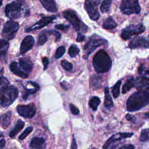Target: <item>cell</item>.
Returning <instances> with one entry per match:
<instances>
[{
    "instance_id": "obj_35",
    "label": "cell",
    "mask_w": 149,
    "mask_h": 149,
    "mask_svg": "<svg viewBox=\"0 0 149 149\" xmlns=\"http://www.w3.org/2000/svg\"><path fill=\"white\" fill-rule=\"evenodd\" d=\"M33 127H31V126H29V127H27L20 134V136H19V140H23V139H24L31 132H32V130H33Z\"/></svg>"
},
{
    "instance_id": "obj_11",
    "label": "cell",
    "mask_w": 149,
    "mask_h": 149,
    "mask_svg": "<svg viewBox=\"0 0 149 149\" xmlns=\"http://www.w3.org/2000/svg\"><path fill=\"white\" fill-rule=\"evenodd\" d=\"M17 111L19 115L25 118H33L36 112V107L33 103L28 105H19L17 107Z\"/></svg>"
},
{
    "instance_id": "obj_12",
    "label": "cell",
    "mask_w": 149,
    "mask_h": 149,
    "mask_svg": "<svg viewBox=\"0 0 149 149\" xmlns=\"http://www.w3.org/2000/svg\"><path fill=\"white\" fill-rule=\"evenodd\" d=\"M133 135V133H118L110 137L102 147V149H110L115 143L126 138L131 137Z\"/></svg>"
},
{
    "instance_id": "obj_24",
    "label": "cell",
    "mask_w": 149,
    "mask_h": 149,
    "mask_svg": "<svg viewBox=\"0 0 149 149\" xmlns=\"http://www.w3.org/2000/svg\"><path fill=\"white\" fill-rule=\"evenodd\" d=\"M105 93V99H104V105L107 108H110L112 107H113V101L112 99V97L110 95L108 87H105L104 90Z\"/></svg>"
},
{
    "instance_id": "obj_38",
    "label": "cell",
    "mask_w": 149,
    "mask_h": 149,
    "mask_svg": "<svg viewBox=\"0 0 149 149\" xmlns=\"http://www.w3.org/2000/svg\"><path fill=\"white\" fill-rule=\"evenodd\" d=\"M55 27L57 29L61 30L64 32H66L68 29H69V26L67 25H65L63 24H56L55 26Z\"/></svg>"
},
{
    "instance_id": "obj_13",
    "label": "cell",
    "mask_w": 149,
    "mask_h": 149,
    "mask_svg": "<svg viewBox=\"0 0 149 149\" xmlns=\"http://www.w3.org/2000/svg\"><path fill=\"white\" fill-rule=\"evenodd\" d=\"M49 35H54L55 37V41H58L61 38V34L55 30H44L42 31L39 36L37 41V45H44L47 41L48 40V36Z\"/></svg>"
},
{
    "instance_id": "obj_6",
    "label": "cell",
    "mask_w": 149,
    "mask_h": 149,
    "mask_svg": "<svg viewBox=\"0 0 149 149\" xmlns=\"http://www.w3.org/2000/svg\"><path fill=\"white\" fill-rule=\"evenodd\" d=\"M22 3V1H16L6 4L5 8L6 16L11 19L20 17L23 11Z\"/></svg>"
},
{
    "instance_id": "obj_49",
    "label": "cell",
    "mask_w": 149,
    "mask_h": 149,
    "mask_svg": "<svg viewBox=\"0 0 149 149\" xmlns=\"http://www.w3.org/2000/svg\"><path fill=\"white\" fill-rule=\"evenodd\" d=\"M92 149H96V148H92Z\"/></svg>"
},
{
    "instance_id": "obj_29",
    "label": "cell",
    "mask_w": 149,
    "mask_h": 149,
    "mask_svg": "<svg viewBox=\"0 0 149 149\" xmlns=\"http://www.w3.org/2000/svg\"><path fill=\"white\" fill-rule=\"evenodd\" d=\"M9 47V42L5 40H1V58H5L6 56V53Z\"/></svg>"
},
{
    "instance_id": "obj_27",
    "label": "cell",
    "mask_w": 149,
    "mask_h": 149,
    "mask_svg": "<svg viewBox=\"0 0 149 149\" xmlns=\"http://www.w3.org/2000/svg\"><path fill=\"white\" fill-rule=\"evenodd\" d=\"M100 103L101 100L99 97H93L89 100L88 105L93 111H96L98 108V107L100 105Z\"/></svg>"
},
{
    "instance_id": "obj_42",
    "label": "cell",
    "mask_w": 149,
    "mask_h": 149,
    "mask_svg": "<svg viewBox=\"0 0 149 149\" xmlns=\"http://www.w3.org/2000/svg\"><path fill=\"white\" fill-rule=\"evenodd\" d=\"M117 149H134V147L132 144H125V145L119 147Z\"/></svg>"
},
{
    "instance_id": "obj_15",
    "label": "cell",
    "mask_w": 149,
    "mask_h": 149,
    "mask_svg": "<svg viewBox=\"0 0 149 149\" xmlns=\"http://www.w3.org/2000/svg\"><path fill=\"white\" fill-rule=\"evenodd\" d=\"M134 87L139 91H144L149 93V77L140 76L134 79Z\"/></svg>"
},
{
    "instance_id": "obj_31",
    "label": "cell",
    "mask_w": 149,
    "mask_h": 149,
    "mask_svg": "<svg viewBox=\"0 0 149 149\" xmlns=\"http://www.w3.org/2000/svg\"><path fill=\"white\" fill-rule=\"evenodd\" d=\"M80 52L79 48L75 45H72L69 49V54L70 57H76Z\"/></svg>"
},
{
    "instance_id": "obj_1",
    "label": "cell",
    "mask_w": 149,
    "mask_h": 149,
    "mask_svg": "<svg viewBox=\"0 0 149 149\" xmlns=\"http://www.w3.org/2000/svg\"><path fill=\"white\" fill-rule=\"evenodd\" d=\"M0 84L1 105L2 107H6L12 104L16 99L19 91L15 86L9 85L8 80L2 76L1 77Z\"/></svg>"
},
{
    "instance_id": "obj_26",
    "label": "cell",
    "mask_w": 149,
    "mask_h": 149,
    "mask_svg": "<svg viewBox=\"0 0 149 149\" xmlns=\"http://www.w3.org/2000/svg\"><path fill=\"white\" fill-rule=\"evenodd\" d=\"M134 86V79L133 77H130L125 81V84L122 87V92L123 94L126 93Z\"/></svg>"
},
{
    "instance_id": "obj_25",
    "label": "cell",
    "mask_w": 149,
    "mask_h": 149,
    "mask_svg": "<svg viewBox=\"0 0 149 149\" xmlns=\"http://www.w3.org/2000/svg\"><path fill=\"white\" fill-rule=\"evenodd\" d=\"M117 26V24L111 17H108L105 19L102 23V27L105 29L112 30Z\"/></svg>"
},
{
    "instance_id": "obj_5",
    "label": "cell",
    "mask_w": 149,
    "mask_h": 149,
    "mask_svg": "<svg viewBox=\"0 0 149 149\" xmlns=\"http://www.w3.org/2000/svg\"><path fill=\"white\" fill-rule=\"evenodd\" d=\"M63 16L70 22L77 31L86 32L87 31V26L80 20L74 10L72 9L66 10L63 11Z\"/></svg>"
},
{
    "instance_id": "obj_48",
    "label": "cell",
    "mask_w": 149,
    "mask_h": 149,
    "mask_svg": "<svg viewBox=\"0 0 149 149\" xmlns=\"http://www.w3.org/2000/svg\"><path fill=\"white\" fill-rule=\"evenodd\" d=\"M146 74H149V68H148V69H147V70H146Z\"/></svg>"
},
{
    "instance_id": "obj_18",
    "label": "cell",
    "mask_w": 149,
    "mask_h": 149,
    "mask_svg": "<svg viewBox=\"0 0 149 149\" xmlns=\"http://www.w3.org/2000/svg\"><path fill=\"white\" fill-rule=\"evenodd\" d=\"M45 140L42 137H35L30 141L29 147L31 149H43Z\"/></svg>"
},
{
    "instance_id": "obj_3",
    "label": "cell",
    "mask_w": 149,
    "mask_h": 149,
    "mask_svg": "<svg viewBox=\"0 0 149 149\" xmlns=\"http://www.w3.org/2000/svg\"><path fill=\"white\" fill-rule=\"evenodd\" d=\"M93 65L98 73L109 71L112 65V61L108 53L104 49L98 51L93 58Z\"/></svg>"
},
{
    "instance_id": "obj_32",
    "label": "cell",
    "mask_w": 149,
    "mask_h": 149,
    "mask_svg": "<svg viewBox=\"0 0 149 149\" xmlns=\"http://www.w3.org/2000/svg\"><path fill=\"white\" fill-rule=\"evenodd\" d=\"M149 140V128L143 129L140 136V140L142 142L147 141Z\"/></svg>"
},
{
    "instance_id": "obj_14",
    "label": "cell",
    "mask_w": 149,
    "mask_h": 149,
    "mask_svg": "<svg viewBox=\"0 0 149 149\" xmlns=\"http://www.w3.org/2000/svg\"><path fill=\"white\" fill-rule=\"evenodd\" d=\"M56 18V16H45L42 17L37 22L34 24L33 26L29 27L25 29L26 32H30L33 30H36L37 29H40L42 27H44L50 23H51Z\"/></svg>"
},
{
    "instance_id": "obj_33",
    "label": "cell",
    "mask_w": 149,
    "mask_h": 149,
    "mask_svg": "<svg viewBox=\"0 0 149 149\" xmlns=\"http://www.w3.org/2000/svg\"><path fill=\"white\" fill-rule=\"evenodd\" d=\"M38 88L37 87H34L33 88H24V93L23 94V99L24 100H26L28 96H29L31 94H34L37 90H38Z\"/></svg>"
},
{
    "instance_id": "obj_28",
    "label": "cell",
    "mask_w": 149,
    "mask_h": 149,
    "mask_svg": "<svg viewBox=\"0 0 149 149\" xmlns=\"http://www.w3.org/2000/svg\"><path fill=\"white\" fill-rule=\"evenodd\" d=\"M122 83V81L118 80L115 84V85L112 87L111 88V91L113 95V98H116L118 97V96L120 94V87Z\"/></svg>"
},
{
    "instance_id": "obj_30",
    "label": "cell",
    "mask_w": 149,
    "mask_h": 149,
    "mask_svg": "<svg viewBox=\"0 0 149 149\" xmlns=\"http://www.w3.org/2000/svg\"><path fill=\"white\" fill-rule=\"evenodd\" d=\"M112 1L110 0H104L100 6V10L102 12L105 13L109 11Z\"/></svg>"
},
{
    "instance_id": "obj_45",
    "label": "cell",
    "mask_w": 149,
    "mask_h": 149,
    "mask_svg": "<svg viewBox=\"0 0 149 149\" xmlns=\"http://www.w3.org/2000/svg\"><path fill=\"white\" fill-rule=\"evenodd\" d=\"M60 84L61 86V87L64 89V90H68L69 87V83H67L66 81H61L60 83Z\"/></svg>"
},
{
    "instance_id": "obj_19",
    "label": "cell",
    "mask_w": 149,
    "mask_h": 149,
    "mask_svg": "<svg viewBox=\"0 0 149 149\" xmlns=\"http://www.w3.org/2000/svg\"><path fill=\"white\" fill-rule=\"evenodd\" d=\"M19 64L20 67L23 70V71L29 74V72H31L33 68V63L30 60L26 58H20L19 60Z\"/></svg>"
},
{
    "instance_id": "obj_47",
    "label": "cell",
    "mask_w": 149,
    "mask_h": 149,
    "mask_svg": "<svg viewBox=\"0 0 149 149\" xmlns=\"http://www.w3.org/2000/svg\"><path fill=\"white\" fill-rule=\"evenodd\" d=\"M144 115H145V116H146L147 118L149 119V112H148V113H146L144 114Z\"/></svg>"
},
{
    "instance_id": "obj_10",
    "label": "cell",
    "mask_w": 149,
    "mask_h": 149,
    "mask_svg": "<svg viewBox=\"0 0 149 149\" xmlns=\"http://www.w3.org/2000/svg\"><path fill=\"white\" fill-rule=\"evenodd\" d=\"M100 1L88 0L84 2V9L87 12L90 18L93 20H97L100 17V13L98 10V6Z\"/></svg>"
},
{
    "instance_id": "obj_22",
    "label": "cell",
    "mask_w": 149,
    "mask_h": 149,
    "mask_svg": "<svg viewBox=\"0 0 149 149\" xmlns=\"http://www.w3.org/2000/svg\"><path fill=\"white\" fill-rule=\"evenodd\" d=\"M102 81V78L98 75L93 76L90 81V87L93 89L99 88L101 86V83Z\"/></svg>"
},
{
    "instance_id": "obj_37",
    "label": "cell",
    "mask_w": 149,
    "mask_h": 149,
    "mask_svg": "<svg viewBox=\"0 0 149 149\" xmlns=\"http://www.w3.org/2000/svg\"><path fill=\"white\" fill-rule=\"evenodd\" d=\"M61 65L63 68L66 71H71L73 69L72 64L66 60H63L61 61Z\"/></svg>"
},
{
    "instance_id": "obj_50",
    "label": "cell",
    "mask_w": 149,
    "mask_h": 149,
    "mask_svg": "<svg viewBox=\"0 0 149 149\" xmlns=\"http://www.w3.org/2000/svg\"><path fill=\"white\" fill-rule=\"evenodd\" d=\"M148 37H149V34H148Z\"/></svg>"
},
{
    "instance_id": "obj_2",
    "label": "cell",
    "mask_w": 149,
    "mask_h": 149,
    "mask_svg": "<svg viewBox=\"0 0 149 149\" xmlns=\"http://www.w3.org/2000/svg\"><path fill=\"white\" fill-rule=\"evenodd\" d=\"M149 104V93L138 91L132 94L126 102L127 110L129 112L139 111Z\"/></svg>"
},
{
    "instance_id": "obj_43",
    "label": "cell",
    "mask_w": 149,
    "mask_h": 149,
    "mask_svg": "<svg viewBox=\"0 0 149 149\" xmlns=\"http://www.w3.org/2000/svg\"><path fill=\"white\" fill-rule=\"evenodd\" d=\"M42 63L44 65V70H46L49 64V61L47 57H44L42 58Z\"/></svg>"
},
{
    "instance_id": "obj_16",
    "label": "cell",
    "mask_w": 149,
    "mask_h": 149,
    "mask_svg": "<svg viewBox=\"0 0 149 149\" xmlns=\"http://www.w3.org/2000/svg\"><path fill=\"white\" fill-rule=\"evenodd\" d=\"M129 48L131 49L139 48H149V41L144 37H136L130 42Z\"/></svg>"
},
{
    "instance_id": "obj_41",
    "label": "cell",
    "mask_w": 149,
    "mask_h": 149,
    "mask_svg": "<svg viewBox=\"0 0 149 149\" xmlns=\"http://www.w3.org/2000/svg\"><path fill=\"white\" fill-rule=\"evenodd\" d=\"M70 149H77V145L76 141V139H75L74 136H73L72 141L71 145H70Z\"/></svg>"
},
{
    "instance_id": "obj_46",
    "label": "cell",
    "mask_w": 149,
    "mask_h": 149,
    "mask_svg": "<svg viewBox=\"0 0 149 149\" xmlns=\"http://www.w3.org/2000/svg\"><path fill=\"white\" fill-rule=\"evenodd\" d=\"M5 145V140L4 139L2 138L1 139V141H0V147H1V149H2L4 146Z\"/></svg>"
},
{
    "instance_id": "obj_39",
    "label": "cell",
    "mask_w": 149,
    "mask_h": 149,
    "mask_svg": "<svg viewBox=\"0 0 149 149\" xmlns=\"http://www.w3.org/2000/svg\"><path fill=\"white\" fill-rule=\"evenodd\" d=\"M69 108H70V111H71V112H72V113L73 115H76L79 114V113H80L79 109L76 106H74V105L70 104L69 105Z\"/></svg>"
},
{
    "instance_id": "obj_9",
    "label": "cell",
    "mask_w": 149,
    "mask_h": 149,
    "mask_svg": "<svg viewBox=\"0 0 149 149\" xmlns=\"http://www.w3.org/2000/svg\"><path fill=\"white\" fill-rule=\"evenodd\" d=\"M19 27V23L16 22L13 20L6 22L3 26L2 30V37L7 40L12 39L15 36Z\"/></svg>"
},
{
    "instance_id": "obj_36",
    "label": "cell",
    "mask_w": 149,
    "mask_h": 149,
    "mask_svg": "<svg viewBox=\"0 0 149 149\" xmlns=\"http://www.w3.org/2000/svg\"><path fill=\"white\" fill-rule=\"evenodd\" d=\"M13 73L14 74H15L16 76L20 77H22V78H27L29 76V74L24 72V71L20 70V69L18 68V67L13 72Z\"/></svg>"
},
{
    "instance_id": "obj_4",
    "label": "cell",
    "mask_w": 149,
    "mask_h": 149,
    "mask_svg": "<svg viewBox=\"0 0 149 149\" xmlns=\"http://www.w3.org/2000/svg\"><path fill=\"white\" fill-rule=\"evenodd\" d=\"M107 44L108 41L105 39L96 34L93 35L83 47L85 54L83 55V58L87 59L96 48L101 45H107Z\"/></svg>"
},
{
    "instance_id": "obj_34",
    "label": "cell",
    "mask_w": 149,
    "mask_h": 149,
    "mask_svg": "<svg viewBox=\"0 0 149 149\" xmlns=\"http://www.w3.org/2000/svg\"><path fill=\"white\" fill-rule=\"evenodd\" d=\"M66 51V49L65 47L64 46H60L59 47L55 52V58L56 59H59L61 58L65 53Z\"/></svg>"
},
{
    "instance_id": "obj_7",
    "label": "cell",
    "mask_w": 149,
    "mask_h": 149,
    "mask_svg": "<svg viewBox=\"0 0 149 149\" xmlns=\"http://www.w3.org/2000/svg\"><path fill=\"white\" fill-rule=\"evenodd\" d=\"M120 11L125 15L138 14L141 8L139 2L137 0H123L120 5Z\"/></svg>"
},
{
    "instance_id": "obj_17",
    "label": "cell",
    "mask_w": 149,
    "mask_h": 149,
    "mask_svg": "<svg viewBox=\"0 0 149 149\" xmlns=\"http://www.w3.org/2000/svg\"><path fill=\"white\" fill-rule=\"evenodd\" d=\"M35 40L31 36H27L22 40L20 45V53L24 54L31 49L34 44Z\"/></svg>"
},
{
    "instance_id": "obj_40",
    "label": "cell",
    "mask_w": 149,
    "mask_h": 149,
    "mask_svg": "<svg viewBox=\"0 0 149 149\" xmlns=\"http://www.w3.org/2000/svg\"><path fill=\"white\" fill-rule=\"evenodd\" d=\"M125 117H126V119H127V120H129V121H130V122H133V123H136V117H135L134 116H133V115H132L129 114V113L126 114V116H125Z\"/></svg>"
},
{
    "instance_id": "obj_21",
    "label": "cell",
    "mask_w": 149,
    "mask_h": 149,
    "mask_svg": "<svg viewBox=\"0 0 149 149\" xmlns=\"http://www.w3.org/2000/svg\"><path fill=\"white\" fill-rule=\"evenodd\" d=\"M24 126V122L22 120H21V119L17 120L15 127L10 132V133L9 134V137L11 138L14 137L23 128Z\"/></svg>"
},
{
    "instance_id": "obj_20",
    "label": "cell",
    "mask_w": 149,
    "mask_h": 149,
    "mask_svg": "<svg viewBox=\"0 0 149 149\" xmlns=\"http://www.w3.org/2000/svg\"><path fill=\"white\" fill-rule=\"evenodd\" d=\"M41 3L43 7L48 12H57V8L56 6V3L54 1L52 0H41Z\"/></svg>"
},
{
    "instance_id": "obj_23",
    "label": "cell",
    "mask_w": 149,
    "mask_h": 149,
    "mask_svg": "<svg viewBox=\"0 0 149 149\" xmlns=\"http://www.w3.org/2000/svg\"><path fill=\"white\" fill-rule=\"evenodd\" d=\"M12 113L10 111H8L1 116V125L3 129H6L11 122Z\"/></svg>"
},
{
    "instance_id": "obj_8",
    "label": "cell",
    "mask_w": 149,
    "mask_h": 149,
    "mask_svg": "<svg viewBox=\"0 0 149 149\" xmlns=\"http://www.w3.org/2000/svg\"><path fill=\"white\" fill-rule=\"evenodd\" d=\"M145 31V27L141 24H132L122 30L121 33V37L127 40L130 39L132 36L139 35Z\"/></svg>"
},
{
    "instance_id": "obj_44",
    "label": "cell",
    "mask_w": 149,
    "mask_h": 149,
    "mask_svg": "<svg viewBox=\"0 0 149 149\" xmlns=\"http://www.w3.org/2000/svg\"><path fill=\"white\" fill-rule=\"evenodd\" d=\"M84 39H85V36H83L80 33H77V38H76V41L77 42L83 41Z\"/></svg>"
}]
</instances>
